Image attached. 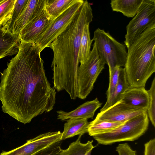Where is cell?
<instances>
[{"label": "cell", "instance_id": "6da1fadb", "mask_svg": "<svg viewBox=\"0 0 155 155\" xmlns=\"http://www.w3.org/2000/svg\"><path fill=\"white\" fill-rule=\"evenodd\" d=\"M41 52L35 43H21L0 77L2 110L24 124L50 112L55 103L56 92L45 75Z\"/></svg>", "mask_w": 155, "mask_h": 155}, {"label": "cell", "instance_id": "7a4b0ae2", "mask_svg": "<svg viewBox=\"0 0 155 155\" xmlns=\"http://www.w3.org/2000/svg\"><path fill=\"white\" fill-rule=\"evenodd\" d=\"M93 17L91 5L83 2L65 28L51 43L53 58V87L58 92L64 90L71 98H77V76L79 63L78 52L85 27L89 25Z\"/></svg>", "mask_w": 155, "mask_h": 155}, {"label": "cell", "instance_id": "3957f363", "mask_svg": "<svg viewBox=\"0 0 155 155\" xmlns=\"http://www.w3.org/2000/svg\"><path fill=\"white\" fill-rule=\"evenodd\" d=\"M155 22L133 42L127 52L124 66L129 87H145L155 72Z\"/></svg>", "mask_w": 155, "mask_h": 155}, {"label": "cell", "instance_id": "277c9868", "mask_svg": "<svg viewBox=\"0 0 155 155\" xmlns=\"http://www.w3.org/2000/svg\"><path fill=\"white\" fill-rule=\"evenodd\" d=\"M147 112L126 121L112 131L93 137L99 144L110 145L116 142L134 141L143 135L149 125Z\"/></svg>", "mask_w": 155, "mask_h": 155}, {"label": "cell", "instance_id": "5b68a950", "mask_svg": "<svg viewBox=\"0 0 155 155\" xmlns=\"http://www.w3.org/2000/svg\"><path fill=\"white\" fill-rule=\"evenodd\" d=\"M99 56L109 67H124L127 58L126 46L113 38L108 32L98 28L92 39Z\"/></svg>", "mask_w": 155, "mask_h": 155}, {"label": "cell", "instance_id": "8992f818", "mask_svg": "<svg viewBox=\"0 0 155 155\" xmlns=\"http://www.w3.org/2000/svg\"><path fill=\"white\" fill-rule=\"evenodd\" d=\"M105 64L101 58L95 43L88 59L79 64L77 76V97L85 99L93 90L98 76L104 68Z\"/></svg>", "mask_w": 155, "mask_h": 155}, {"label": "cell", "instance_id": "52a82bcc", "mask_svg": "<svg viewBox=\"0 0 155 155\" xmlns=\"http://www.w3.org/2000/svg\"><path fill=\"white\" fill-rule=\"evenodd\" d=\"M155 22V0H143L137 13L126 26L124 43L128 49L143 31Z\"/></svg>", "mask_w": 155, "mask_h": 155}, {"label": "cell", "instance_id": "ba28073f", "mask_svg": "<svg viewBox=\"0 0 155 155\" xmlns=\"http://www.w3.org/2000/svg\"><path fill=\"white\" fill-rule=\"evenodd\" d=\"M83 0L76 2L57 18L53 20L45 33L35 43L41 51L49 47L51 43L63 31L70 23L82 5Z\"/></svg>", "mask_w": 155, "mask_h": 155}, {"label": "cell", "instance_id": "9c48e42d", "mask_svg": "<svg viewBox=\"0 0 155 155\" xmlns=\"http://www.w3.org/2000/svg\"><path fill=\"white\" fill-rule=\"evenodd\" d=\"M62 133L49 132L28 140L22 146L8 151H3L1 155H34L56 142L62 141Z\"/></svg>", "mask_w": 155, "mask_h": 155}, {"label": "cell", "instance_id": "30bf717a", "mask_svg": "<svg viewBox=\"0 0 155 155\" xmlns=\"http://www.w3.org/2000/svg\"><path fill=\"white\" fill-rule=\"evenodd\" d=\"M146 109L130 107L120 100L113 106L97 114L95 118L113 122H125L147 112Z\"/></svg>", "mask_w": 155, "mask_h": 155}, {"label": "cell", "instance_id": "8fae6325", "mask_svg": "<svg viewBox=\"0 0 155 155\" xmlns=\"http://www.w3.org/2000/svg\"><path fill=\"white\" fill-rule=\"evenodd\" d=\"M52 20L45 9L28 23L18 35L21 43H35L45 31Z\"/></svg>", "mask_w": 155, "mask_h": 155}, {"label": "cell", "instance_id": "7c38bea8", "mask_svg": "<svg viewBox=\"0 0 155 155\" xmlns=\"http://www.w3.org/2000/svg\"><path fill=\"white\" fill-rule=\"evenodd\" d=\"M45 0H28L23 11L15 21L12 33L18 36L25 26L45 9Z\"/></svg>", "mask_w": 155, "mask_h": 155}, {"label": "cell", "instance_id": "4fadbf2b", "mask_svg": "<svg viewBox=\"0 0 155 155\" xmlns=\"http://www.w3.org/2000/svg\"><path fill=\"white\" fill-rule=\"evenodd\" d=\"M102 104L96 98L92 101L84 103L70 112L62 110L57 111V119L63 121L70 119H92L96 111Z\"/></svg>", "mask_w": 155, "mask_h": 155}, {"label": "cell", "instance_id": "5bb4252c", "mask_svg": "<svg viewBox=\"0 0 155 155\" xmlns=\"http://www.w3.org/2000/svg\"><path fill=\"white\" fill-rule=\"evenodd\" d=\"M120 100L130 107L147 110L149 96L145 87H129L121 95Z\"/></svg>", "mask_w": 155, "mask_h": 155}, {"label": "cell", "instance_id": "9a60e30c", "mask_svg": "<svg viewBox=\"0 0 155 155\" xmlns=\"http://www.w3.org/2000/svg\"><path fill=\"white\" fill-rule=\"evenodd\" d=\"M21 42L18 36L0 28V59L17 54Z\"/></svg>", "mask_w": 155, "mask_h": 155}, {"label": "cell", "instance_id": "2e32d148", "mask_svg": "<svg viewBox=\"0 0 155 155\" xmlns=\"http://www.w3.org/2000/svg\"><path fill=\"white\" fill-rule=\"evenodd\" d=\"M62 133V140L77 135H83L87 132L89 124L86 119H70L66 120Z\"/></svg>", "mask_w": 155, "mask_h": 155}, {"label": "cell", "instance_id": "e0dca14e", "mask_svg": "<svg viewBox=\"0 0 155 155\" xmlns=\"http://www.w3.org/2000/svg\"><path fill=\"white\" fill-rule=\"evenodd\" d=\"M143 0H111L110 4L113 11L119 12L128 18L135 16Z\"/></svg>", "mask_w": 155, "mask_h": 155}, {"label": "cell", "instance_id": "ac0fdd59", "mask_svg": "<svg viewBox=\"0 0 155 155\" xmlns=\"http://www.w3.org/2000/svg\"><path fill=\"white\" fill-rule=\"evenodd\" d=\"M129 87L124 68H120L118 82L112 94L101 109L100 112L106 110L120 101L121 95Z\"/></svg>", "mask_w": 155, "mask_h": 155}, {"label": "cell", "instance_id": "d6986e66", "mask_svg": "<svg viewBox=\"0 0 155 155\" xmlns=\"http://www.w3.org/2000/svg\"><path fill=\"white\" fill-rule=\"evenodd\" d=\"M77 139L71 143L66 149H61L56 155H91L92 150L95 147L93 140H88L85 143L81 142V135H79Z\"/></svg>", "mask_w": 155, "mask_h": 155}, {"label": "cell", "instance_id": "ffe728a7", "mask_svg": "<svg viewBox=\"0 0 155 155\" xmlns=\"http://www.w3.org/2000/svg\"><path fill=\"white\" fill-rule=\"evenodd\" d=\"M125 122H113L95 118L89 123L87 133L90 136L93 137L110 132L118 127Z\"/></svg>", "mask_w": 155, "mask_h": 155}, {"label": "cell", "instance_id": "44dd1931", "mask_svg": "<svg viewBox=\"0 0 155 155\" xmlns=\"http://www.w3.org/2000/svg\"><path fill=\"white\" fill-rule=\"evenodd\" d=\"M77 0H45V10L53 20L61 15Z\"/></svg>", "mask_w": 155, "mask_h": 155}, {"label": "cell", "instance_id": "7402d4cb", "mask_svg": "<svg viewBox=\"0 0 155 155\" xmlns=\"http://www.w3.org/2000/svg\"><path fill=\"white\" fill-rule=\"evenodd\" d=\"M89 25L85 27L81 40L78 55L80 64H83L87 60L91 52V46L93 40L90 38Z\"/></svg>", "mask_w": 155, "mask_h": 155}, {"label": "cell", "instance_id": "603a6c76", "mask_svg": "<svg viewBox=\"0 0 155 155\" xmlns=\"http://www.w3.org/2000/svg\"><path fill=\"white\" fill-rule=\"evenodd\" d=\"M28 0H15L11 17L2 27L12 33L14 24L25 8Z\"/></svg>", "mask_w": 155, "mask_h": 155}, {"label": "cell", "instance_id": "cb8c5ba5", "mask_svg": "<svg viewBox=\"0 0 155 155\" xmlns=\"http://www.w3.org/2000/svg\"><path fill=\"white\" fill-rule=\"evenodd\" d=\"M15 0H3L0 3V28L9 19Z\"/></svg>", "mask_w": 155, "mask_h": 155}, {"label": "cell", "instance_id": "d4e9b609", "mask_svg": "<svg viewBox=\"0 0 155 155\" xmlns=\"http://www.w3.org/2000/svg\"><path fill=\"white\" fill-rule=\"evenodd\" d=\"M149 96V102L147 114L152 125L155 127V77L153 80L150 89L147 90Z\"/></svg>", "mask_w": 155, "mask_h": 155}, {"label": "cell", "instance_id": "484cf974", "mask_svg": "<svg viewBox=\"0 0 155 155\" xmlns=\"http://www.w3.org/2000/svg\"><path fill=\"white\" fill-rule=\"evenodd\" d=\"M121 67H109V83L108 88L106 93L107 98L112 94L118 82Z\"/></svg>", "mask_w": 155, "mask_h": 155}, {"label": "cell", "instance_id": "4316f807", "mask_svg": "<svg viewBox=\"0 0 155 155\" xmlns=\"http://www.w3.org/2000/svg\"><path fill=\"white\" fill-rule=\"evenodd\" d=\"M62 141L52 144L34 155H56L61 149Z\"/></svg>", "mask_w": 155, "mask_h": 155}, {"label": "cell", "instance_id": "83f0119b", "mask_svg": "<svg viewBox=\"0 0 155 155\" xmlns=\"http://www.w3.org/2000/svg\"><path fill=\"white\" fill-rule=\"evenodd\" d=\"M116 150L118 155H137L136 151L133 150L127 143L119 144Z\"/></svg>", "mask_w": 155, "mask_h": 155}, {"label": "cell", "instance_id": "f1b7e54d", "mask_svg": "<svg viewBox=\"0 0 155 155\" xmlns=\"http://www.w3.org/2000/svg\"><path fill=\"white\" fill-rule=\"evenodd\" d=\"M144 147V155H155V138L145 143Z\"/></svg>", "mask_w": 155, "mask_h": 155}, {"label": "cell", "instance_id": "f546056e", "mask_svg": "<svg viewBox=\"0 0 155 155\" xmlns=\"http://www.w3.org/2000/svg\"><path fill=\"white\" fill-rule=\"evenodd\" d=\"M3 0H0V3L3 1Z\"/></svg>", "mask_w": 155, "mask_h": 155}, {"label": "cell", "instance_id": "4dcf8cb0", "mask_svg": "<svg viewBox=\"0 0 155 155\" xmlns=\"http://www.w3.org/2000/svg\"><path fill=\"white\" fill-rule=\"evenodd\" d=\"M0 155H1V153L0 154Z\"/></svg>", "mask_w": 155, "mask_h": 155}]
</instances>
